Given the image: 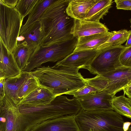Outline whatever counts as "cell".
I'll list each match as a JSON object with an SVG mask.
<instances>
[{
	"label": "cell",
	"instance_id": "8fae6325",
	"mask_svg": "<svg viewBox=\"0 0 131 131\" xmlns=\"http://www.w3.org/2000/svg\"><path fill=\"white\" fill-rule=\"evenodd\" d=\"M114 96L105 89L86 96L77 98L82 108L84 111L113 110L111 102Z\"/></svg>",
	"mask_w": 131,
	"mask_h": 131
},
{
	"label": "cell",
	"instance_id": "484cf974",
	"mask_svg": "<svg viewBox=\"0 0 131 131\" xmlns=\"http://www.w3.org/2000/svg\"><path fill=\"white\" fill-rule=\"evenodd\" d=\"M38 1V0H18L15 8L24 18L30 14Z\"/></svg>",
	"mask_w": 131,
	"mask_h": 131
},
{
	"label": "cell",
	"instance_id": "e0dca14e",
	"mask_svg": "<svg viewBox=\"0 0 131 131\" xmlns=\"http://www.w3.org/2000/svg\"><path fill=\"white\" fill-rule=\"evenodd\" d=\"M99 0H70L66 9L68 15L73 19L84 20L91 8Z\"/></svg>",
	"mask_w": 131,
	"mask_h": 131
},
{
	"label": "cell",
	"instance_id": "7402d4cb",
	"mask_svg": "<svg viewBox=\"0 0 131 131\" xmlns=\"http://www.w3.org/2000/svg\"><path fill=\"white\" fill-rule=\"evenodd\" d=\"M55 0H38L29 15L25 24L21 26L19 35L29 26L38 21L46 9Z\"/></svg>",
	"mask_w": 131,
	"mask_h": 131
},
{
	"label": "cell",
	"instance_id": "d590c367",
	"mask_svg": "<svg viewBox=\"0 0 131 131\" xmlns=\"http://www.w3.org/2000/svg\"><path fill=\"white\" fill-rule=\"evenodd\" d=\"M124 95H126L128 97L131 98V90L124 92Z\"/></svg>",
	"mask_w": 131,
	"mask_h": 131
},
{
	"label": "cell",
	"instance_id": "ffe728a7",
	"mask_svg": "<svg viewBox=\"0 0 131 131\" xmlns=\"http://www.w3.org/2000/svg\"><path fill=\"white\" fill-rule=\"evenodd\" d=\"M24 41L28 45L38 47L41 44L43 37L42 23L38 20L29 26L23 33Z\"/></svg>",
	"mask_w": 131,
	"mask_h": 131
},
{
	"label": "cell",
	"instance_id": "30bf717a",
	"mask_svg": "<svg viewBox=\"0 0 131 131\" xmlns=\"http://www.w3.org/2000/svg\"><path fill=\"white\" fill-rule=\"evenodd\" d=\"M74 115L49 119L36 125L28 131H80Z\"/></svg>",
	"mask_w": 131,
	"mask_h": 131
},
{
	"label": "cell",
	"instance_id": "8992f818",
	"mask_svg": "<svg viewBox=\"0 0 131 131\" xmlns=\"http://www.w3.org/2000/svg\"><path fill=\"white\" fill-rule=\"evenodd\" d=\"M0 4V41L12 53L17 45L24 18L15 7Z\"/></svg>",
	"mask_w": 131,
	"mask_h": 131
},
{
	"label": "cell",
	"instance_id": "6da1fadb",
	"mask_svg": "<svg viewBox=\"0 0 131 131\" xmlns=\"http://www.w3.org/2000/svg\"><path fill=\"white\" fill-rule=\"evenodd\" d=\"M70 1L55 0L40 16L43 37L40 46H47L74 37L71 33L74 19L66 12Z\"/></svg>",
	"mask_w": 131,
	"mask_h": 131
},
{
	"label": "cell",
	"instance_id": "d4e9b609",
	"mask_svg": "<svg viewBox=\"0 0 131 131\" xmlns=\"http://www.w3.org/2000/svg\"><path fill=\"white\" fill-rule=\"evenodd\" d=\"M113 33L108 40L102 46V50L116 46L120 45L127 41L129 30L122 29L112 31Z\"/></svg>",
	"mask_w": 131,
	"mask_h": 131
},
{
	"label": "cell",
	"instance_id": "277c9868",
	"mask_svg": "<svg viewBox=\"0 0 131 131\" xmlns=\"http://www.w3.org/2000/svg\"><path fill=\"white\" fill-rule=\"evenodd\" d=\"M80 131H123L121 115L112 110L84 111L75 116Z\"/></svg>",
	"mask_w": 131,
	"mask_h": 131
},
{
	"label": "cell",
	"instance_id": "4dcf8cb0",
	"mask_svg": "<svg viewBox=\"0 0 131 131\" xmlns=\"http://www.w3.org/2000/svg\"><path fill=\"white\" fill-rule=\"evenodd\" d=\"M18 1V0H0V3L9 7L15 8Z\"/></svg>",
	"mask_w": 131,
	"mask_h": 131
},
{
	"label": "cell",
	"instance_id": "3957f363",
	"mask_svg": "<svg viewBox=\"0 0 131 131\" xmlns=\"http://www.w3.org/2000/svg\"><path fill=\"white\" fill-rule=\"evenodd\" d=\"M80 69L55 65L40 67L29 72L36 78L40 85L48 89L56 97L68 94L86 84L79 72Z\"/></svg>",
	"mask_w": 131,
	"mask_h": 131
},
{
	"label": "cell",
	"instance_id": "83f0119b",
	"mask_svg": "<svg viewBox=\"0 0 131 131\" xmlns=\"http://www.w3.org/2000/svg\"><path fill=\"white\" fill-rule=\"evenodd\" d=\"M98 91H99L97 89L86 83L84 86L68 94L73 95L74 97L77 98L86 96Z\"/></svg>",
	"mask_w": 131,
	"mask_h": 131
},
{
	"label": "cell",
	"instance_id": "ba28073f",
	"mask_svg": "<svg viewBox=\"0 0 131 131\" xmlns=\"http://www.w3.org/2000/svg\"><path fill=\"white\" fill-rule=\"evenodd\" d=\"M19 114L17 105L5 95L0 100V131H20Z\"/></svg>",
	"mask_w": 131,
	"mask_h": 131
},
{
	"label": "cell",
	"instance_id": "d6a6232c",
	"mask_svg": "<svg viewBox=\"0 0 131 131\" xmlns=\"http://www.w3.org/2000/svg\"><path fill=\"white\" fill-rule=\"evenodd\" d=\"M131 124V122H124L123 125V131H127L129 128Z\"/></svg>",
	"mask_w": 131,
	"mask_h": 131
},
{
	"label": "cell",
	"instance_id": "5bb4252c",
	"mask_svg": "<svg viewBox=\"0 0 131 131\" xmlns=\"http://www.w3.org/2000/svg\"><path fill=\"white\" fill-rule=\"evenodd\" d=\"M0 43V78L6 79L18 75L22 71L12 53L7 50L1 41Z\"/></svg>",
	"mask_w": 131,
	"mask_h": 131
},
{
	"label": "cell",
	"instance_id": "f35d334b",
	"mask_svg": "<svg viewBox=\"0 0 131 131\" xmlns=\"http://www.w3.org/2000/svg\"><path fill=\"white\" fill-rule=\"evenodd\" d=\"M130 130L131 131V127L130 128Z\"/></svg>",
	"mask_w": 131,
	"mask_h": 131
},
{
	"label": "cell",
	"instance_id": "cb8c5ba5",
	"mask_svg": "<svg viewBox=\"0 0 131 131\" xmlns=\"http://www.w3.org/2000/svg\"><path fill=\"white\" fill-rule=\"evenodd\" d=\"M30 73L29 76L20 86L18 91V98L19 102L40 85L36 78Z\"/></svg>",
	"mask_w": 131,
	"mask_h": 131
},
{
	"label": "cell",
	"instance_id": "d6986e66",
	"mask_svg": "<svg viewBox=\"0 0 131 131\" xmlns=\"http://www.w3.org/2000/svg\"><path fill=\"white\" fill-rule=\"evenodd\" d=\"M38 46L28 45L24 41L17 42V45L12 53L21 71L26 66L29 60Z\"/></svg>",
	"mask_w": 131,
	"mask_h": 131
},
{
	"label": "cell",
	"instance_id": "f1b7e54d",
	"mask_svg": "<svg viewBox=\"0 0 131 131\" xmlns=\"http://www.w3.org/2000/svg\"><path fill=\"white\" fill-rule=\"evenodd\" d=\"M119 59L123 66L131 67V46L125 47L120 55Z\"/></svg>",
	"mask_w": 131,
	"mask_h": 131
},
{
	"label": "cell",
	"instance_id": "8d00e7d4",
	"mask_svg": "<svg viewBox=\"0 0 131 131\" xmlns=\"http://www.w3.org/2000/svg\"><path fill=\"white\" fill-rule=\"evenodd\" d=\"M127 99L128 101L129 104L131 106V98H127Z\"/></svg>",
	"mask_w": 131,
	"mask_h": 131
},
{
	"label": "cell",
	"instance_id": "4fadbf2b",
	"mask_svg": "<svg viewBox=\"0 0 131 131\" xmlns=\"http://www.w3.org/2000/svg\"><path fill=\"white\" fill-rule=\"evenodd\" d=\"M108 28L100 22L74 19L71 33L77 39L80 37L108 32Z\"/></svg>",
	"mask_w": 131,
	"mask_h": 131
},
{
	"label": "cell",
	"instance_id": "44dd1931",
	"mask_svg": "<svg viewBox=\"0 0 131 131\" xmlns=\"http://www.w3.org/2000/svg\"><path fill=\"white\" fill-rule=\"evenodd\" d=\"M112 3V0H99L89 10L84 20L100 22L108 12Z\"/></svg>",
	"mask_w": 131,
	"mask_h": 131
},
{
	"label": "cell",
	"instance_id": "4316f807",
	"mask_svg": "<svg viewBox=\"0 0 131 131\" xmlns=\"http://www.w3.org/2000/svg\"><path fill=\"white\" fill-rule=\"evenodd\" d=\"M85 82L96 88L100 91L105 89L108 86V80L100 75H97L92 78H84Z\"/></svg>",
	"mask_w": 131,
	"mask_h": 131
},
{
	"label": "cell",
	"instance_id": "ac0fdd59",
	"mask_svg": "<svg viewBox=\"0 0 131 131\" xmlns=\"http://www.w3.org/2000/svg\"><path fill=\"white\" fill-rule=\"evenodd\" d=\"M30 74L29 72L22 71L21 73L18 76L5 79L4 83L5 95L10 98L17 105L19 102L18 94L19 89Z\"/></svg>",
	"mask_w": 131,
	"mask_h": 131
},
{
	"label": "cell",
	"instance_id": "9a60e30c",
	"mask_svg": "<svg viewBox=\"0 0 131 131\" xmlns=\"http://www.w3.org/2000/svg\"><path fill=\"white\" fill-rule=\"evenodd\" d=\"M56 97L48 88L40 85L21 100L17 104L29 107L45 105L50 104Z\"/></svg>",
	"mask_w": 131,
	"mask_h": 131
},
{
	"label": "cell",
	"instance_id": "e575fe53",
	"mask_svg": "<svg viewBox=\"0 0 131 131\" xmlns=\"http://www.w3.org/2000/svg\"><path fill=\"white\" fill-rule=\"evenodd\" d=\"M131 90V83L125 88L123 90L124 92L127 91Z\"/></svg>",
	"mask_w": 131,
	"mask_h": 131
},
{
	"label": "cell",
	"instance_id": "9c48e42d",
	"mask_svg": "<svg viewBox=\"0 0 131 131\" xmlns=\"http://www.w3.org/2000/svg\"><path fill=\"white\" fill-rule=\"evenodd\" d=\"M108 80L105 89L113 96L131 83V67L122 66L115 70L100 74Z\"/></svg>",
	"mask_w": 131,
	"mask_h": 131
},
{
	"label": "cell",
	"instance_id": "f546056e",
	"mask_svg": "<svg viewBox=\"0 0 131 131\" xmlns=\"http://www.w3.org/2000/svg\"><path fill=\"white\" fill-rule=\"evenodd\" d=\"M117 9L131 10V0H115Z\"/></svg>",
	"mask_w": 131,
	"mask_h": 131
},
{
	"label": "cell",
	"instance_id": "52a82bcc",
	"mask_svg": "<svg viewBox=\"0 0 131 131\" xmlns=\"http://www.w3.org/2000/svg\"><path fill=\"white\" fill-rule=\"evenodd\" d=\"M125 47L120 45L110 47L101 50L87 70L97 75L113 71L122 66L119 59Z\"/></svg>",
	"mask_w": 131,
	"mask_h": 131
},
{
	"label": "cell",
	"instance_id": "5b68a950",
	"mask_svg": "<svg viewBox=\"0 0 131 131\" xmlns=\"http://www.w3.org/2000/svg\"><path fill=\"white\" fill-rule=\"evenodd\" d=\"M78 39L76 38L50 45L39 46L29 60L22 71L30 72L48 62L60 61L72 53L75 49Z\"/></svg>",
	"mask_w": 131,
	"mask_h": 131
},
{
	"label": "cell",
	"instance_id": "7a4b0ae2",
	"mask_svg": "<svg viewBox=\"0 0 131 131\" xmlns=\"http://www.w3.org/2000/svg\"><path fill=\"white\" fill-rule=\"evenodd\" d=\"M17 106L20 113V131H28L38 124L49 119L67 115L75 116L79 108L75 98L69 99L62 95L56 97L50 104L46 105Z\"/></svg>",
	"mask_w": 131,
	"mask_h": 131
},
{
	"label": "cell",
	"instance_id": "7c38bea8",
	"mask_svg": "<svg viewBox=\"0 0 131 131\" xmlns=\"http://www.w3.org/2000/svg\"><path fill=\"white\" fill-rule=\"evenodd\" d=\"M101 51L85 50L73 51L63 60L58 62L55 65L87 69Z\"/></svg>",
	"mask_w": 131,
	"mask_h": 131
},
{
	"label": "cell",
	"instance_id": "74e56055",
	"mask_svg": "<svg viewBox=\"0 0 131 131\" xmlns=\"http://www.w3.org/2000/svg\"><path fill=\"white\" fill-rule=\"evenodd\" d=\"M89 131H95V130H89Z\"/></svg>",
	"mask_w": 131,
	"mask_h": 131
},
{
	"label": "cell",
	"instance_id": "1f68e13d",
	"mask_svg": "<svg viewBox=\"0 0 131 131\" xmlns=\"http://www.w3.org/2000/svg\"><path fill=\"white\" fill-rule=\"evenodd\" d=\"M5 79L4 78H0V100L2 99L5 96L4 83Z\"/></svg>",
	"mask_w": 131,
	"mask_h": 131
},
{
	"label": "cell",
	"instance_id": "836d02e7",
	"mask_svg": "<svg viewBox=\"0 0 131 131\" xmlns=\"http://www.w3.org/2000/svg\"><path fill=\"white\" fill-rule=\"evenodd\" d=\"M131 46V30H129V33L128 39L125 45V47H128Z\"/></svg>",
	"mask_w": 131,
	"mask_h": 131
},
{
	"label": "cell",
	"instance_id": "2e32d148",
	"mask_svg": "<svg viewBox=\"0 0 131 131\" xmlns=\"http://www.w3.org/2000/svg\"><path fill=\"white\" fill-rule=\"evenodd\" d=\"M112 31L80 37L78 39L74 51L85 50H102L103 45L108 40Z\"/></svg>",
	"mask_w": 131,
	"mask_h": 131
},
{
	"label": "cell",
	"instance_id": "603a6c76",
	"mask_svg": "<svg viewBox=\"0 0 131 131\" xmlns=\"http://www.w3.org/2000/svg\"><path fill=\"white\" fill-rule=\"evenodd\" d=\"M114 111L121 115H123L131 119V106L127 98L125 95L118 96H115L111 102Z\"/></svg>",
	"mask_w": 131,
	"mask_h": 131
}]
</instances>
